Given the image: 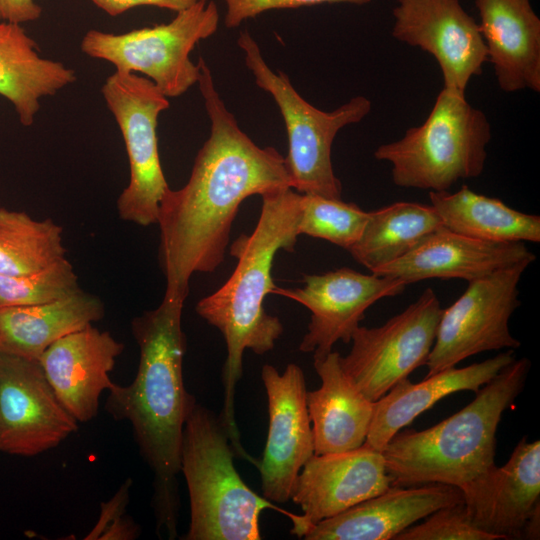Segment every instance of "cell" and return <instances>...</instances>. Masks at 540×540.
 Segmentation results:
<instances>
[{
	"instance_id": "6da1fadb",
	"label": "cell",
	"mask_w": 540,
	"mask_h": 540,
	"mask_svg": "<svg viewBox=\"0 0 540 540\" xmlns=\"http://www.w3.org/2000/svg\"><path fill=\"white\" fill-rule=\"evenodd\" d=\"M198 65L210 135L187 183L167 191L157 217L164 297L181 301L189 294L194 273L214 272L223 263L241 203L255 194L291 188L285 157L274 147L258 146L241 130L202 57Z\"/></svg>"
},
{
	"instance_id": "7a4b0ae2",
	"label": "cell",
	"mask_w": 540,
	"mask_h": 540,
	"mask_svg": "<svg viewBox=\"0 0 540 540\" xmlns=\"http://www.w3.org/2000/svg\"><path fill=\"white\" fill-rule=\"evenodd\" d=\"M184 301L164 297L161 304L132 320L139 364L128 385L114 383L105 410L130 423L139 452L153 472L156 533L178 536V475L183 428L197 401L184 385L186 336L182 329Z\"/></svg>"
},
{
	"instance_id": "3957f363",
	"label": "cell",
	"mask_w": 540,
	"mask_h": 540,
	"mask_svg": "<svg viewBox=\"0 0 540 540\" xmlns=\"http://www.w3.org/2000/svg\"><path fill=\"white\" fill-rule=\"evenodd\" d=\"M301 193L282 188L261 195L262 205L251 234H241L230 245L237 260L228 280L196 304V313L224 337L227 357L223 367V406L220 417L239 456L246 451L235 419L236 386L243 374V353L258 355L273 350L284 327L264 308L267 294L276 288L272 265L279 250L293 252L299 236Z\"/></svg>"
},
{
	"instance_id": "277c9868",
	"label": "cell",
	"mask_w": 540,
	"mask_h": 540,
	"mask_svg": "<svg viewBox=\"0 0 540 540\" xmlns=\"http://www.w3.org/2000/svg\"><path fill=\"white\" fill-rule=\"evenodd\" d=\"M529 369V359H515L457 413L428 429L395 434L381 451L392 485L441 483L463 491L488 476L496 467L502 414L521 393Z\"/></svg>"
},
{
	"instance_id": "5b68a950",
	"label": "cell",
	"mask_w": 540,
	"mask_h": 540,
	"mask_svg": "<svg viewBox=\"0 0 540 540\" xmlns=\"http://www.w3.org/2000/svg\"><path fill=\"white\" fill-rule=\"evenodd\" d=\"M235 450L220 417L197 401L183 428L180 472L190 501L185 540H259V517L274 509L296 523L299 515L259 496L234 465Z\"/></svg>"
},
{
	"instance_id": "8992f818",
	"label": "cell",
	"mask_w": 540,
	"mask_h": 540,
	"mask_svg": "<svg viewBox=\"0 0 540 540\" xmlns=\"http://www.w3.org/2000/svg\"><path fill=\"white\" fill-rule=\"evenodd\" d=\"M490 140L484 112L464 93L443 87L426 120L377 147L374 157L391 165L398 187L449 191L457 181L482 174Z\"/></svg>"
},
{
	"instance_id": "52a82bcc",
	"label": "cell",
	"mask_w": 540,
	"mask_h": 540,
	"mask_svg": "<svg viewBox=\"0 0 540 540\" xmlns=\"http://www.w3.org/2000/svg\"><path fill=\"white\" fill-rule=\"evenodd\" d=\"M237 44L256 85L272 96L281 112L288 137L285 163L291 188L301 194L341 199L342 184L331 161L332 144L339 130L369 114L370 100L356 96L333 111H322L299 95L285 73L269 67L247 30L240 32Z\"/></svg>"
},
{
	"instance_id": "ba28073f",
	"label": "cell",
	"mask_w": 540,
	"mask_h": 540,
	"mask_svg": "<svg viewBox=\"0 0 540 540\" xmlns=\"http://www.w3.org/2000/svg\"><path fill=\"white\" fill-rule=\"evenodd\" d=\"M219 23L215 2L200 1L168 23L115 34L90 29L81 40L87 56L110 62L115 71L141 73L167 97H178L197 83L194 47L213 35Z\"/></svg>"
},
{
	"instance_id": "9c48e42d",
	"label": "cell",
	"mask_w": 540,
	"mask_h": 540,
	"mask_svg": "<svg viewBox=\"0 0 540 540\" xmlns=\"http://www.w3.org/2000/svg\"><path fill=\"white\" fill-rule=\"evenodd\" d=\"M101 92L119 126L129 161V183L116 203L119 217L140 226L155 224L170 189L157 138L158 118L169 108V100L150 79L136 73L115 71Z\"/></svg>"
},
{
	"instance_id": "30bf717a",
	"label": "cell",
	"mask_w": 540,
	"mask_h": 540,
	"mask_svg": "<svg viewBox=\"0 0 540 540\" xmlns=\"http://www.w3.org/2000/svg\"><path fill=\"white\" fill-rule=\"evenodd\" d=\"M440 301L427 288L401 313L378 327L359 326L341 368L372 402L418 367L426 365L442 314Z\"/></svg>"
},
{
	"instance_id": "8fae6325",
	"label": "cell",
	"mask_w": 540,
	"mask_h": 540,
	"mask_svg": "<svg viewBox=\"0 0 540 540\" xmlns=\"http://www.w3.org/2000/svg\"><path fill=\"white\" fill-rule=\"evenodd\" d=\"M531 263L522 261L469 281L459 298L442 310L426 377L485 351L520 347L508 322L520 305L518 285Z\"/></svg>"
},
{
	"instance_id": "7c38bea8",
	"label": "cell",
	"mask_w": 540,
	"mask_h": 540,
	"mask_svg": "<svg viewBox=\"0 0 540 540\" xmlns=\"http://www.w3.org/2000/svg\"><path fill=\"white\" fill-rule=\"evenodd\" d=\"M78 428L39 360L0 352V453L37 456L56 448Z\"/></svg>"
},
{
	"instance_id": "4fadbf2b",
	"label": "cell",
	"mask_w": 540,
	"mask_h": 540,
	"mask_svg": "<svg viewBox=\"0 0 540 540\" xmlns=\"http://www.w3.org/2000/svg\"><path fill=\"white\" fill-rule=\"evenodd\" d=\"M406 286L395 278L342 267L324 274L305 275L301 288L276 286L272 294L292 299L310 311L299 350L322 356L331 352L338 341L350 343L366 310L383 298L401 294Z\"/></svg>"
},
{
	"instance_id": "5bb4252c",
	"label": "cell",
	"mask_w": 540,
	"mask_h": 540,
	"mask_svg": "<svg viewBox=\"0 0 540 540\" xmlns=\"http://www.w3.org/2000/svg\"><path fill=\"white\" fill-rule=\"evenodd\" d=\"M392 15V36L432 55L444 87L465 94L487 51L478 23L460 0H396Z\"/></svg>"
},
{
	"instance_id": "9a60e30c",
	"label": "cell",
	"mask_w": 540,
	"mask_h": 540,
	"mask_svg": "<svg viewBox=\"0 0 540 540\" xmlns=\"http://www.w3.org/2000/svg\"><path fill=\"white\" fill-rule=\"evenodd\" d=\"M268 402V433L258 468L263 497L275 503L291 499L295 480L314 455V436L306 403V381L294 363L282 373L265 364L261 370Z\"/></svg>"
},
{
	"instance_id": "2e32d148",
	"label": "cell",
	"mask_w": 540,
	"mask_h": 540,
	"mask_svg": "<svg viewBox=\"0 0 540 540\" xmlns=\"http://www.w3.org/2000/svg\"><path fill=\"white\" fill-rule=\"evenodd\" d=\"M393 484L381 451L363 444L341 453L313 455L302 467L291 492L298 505L303 537L314 524L372 498Z\"/></svg>"
},
{
	"instance_id": "e0dca14e",
	"label": "cell",
	"mask_w": 540,
	"mask_h": 540,
	"mask_svg": "<svg viewBox=\"0 0 540 540\" xmlns=\"http://www.w3.org/2000/svg\"><path fill=\"white\" fill-rule=\"evenodd\" d=\"M124 345L92 324L50 345L39 358L47 380L64 408L79 422L98 414L99 400Z\"/></svg>"
},
{
	"instance_id": "ac0fdd59",
	"label": "cell",
	"mask_w": 540,
	"mask_h": 540,
	"mask_svg": "<svg viewBox=\"0 0 540 540\" xmlns=\"http://www.w3.org/2000/svg\"><path fill=\"white\" fill-rule=\"evenodd\" d=\"M540 441L522 438L509 460L462 491L473 524L498 539L520 538L539 511Z\"/></svg>"
},
{
	"instance_id": "d6986e66",
	"label": "cell",
	"mask_w": 540,
	"mask_h": 540,
	"mask_svg": "<svg viewBox=\"0 0 540 540\" xmlns=\"http://www.w3.org/2000/svg\"><path fill=\"white\" fill-rule=\"evenodd\" d=\"M535 259V254L523 242L485 241L441 226L403 257L374 274L401 280L406 285L428 279H462L469 282L522 261L534 262Z\"/></svg>"
},
{
	"instance_id": "ffe728a7",
	"label": "cell",
	"mask_w": 540,
	"mask_h": 540,
	"mask_svg": "<svg viewBox=\"0 0 540 540\" xmlns=\"http://www.w3.org/2000/svg\"><path fill=\"white\" fill-rule=\"evenodd\" d=\"M463 501L462 491L441 483L382 493L312 525L305 540H389L436 510Z\"/></svg>"
},
{
	"instance_id": "44dd1931",
	"label": "cell",
	"mask_w": 540,
	"mask_h": 540,
	"mask_svg": "<svg viewBox=\"0 0 540 540\" xmlns=\"http://www.w3.org/2000/svg\"><path fill=\"white\" fill-rule=\"evenodd\" d=\"M475 6L500 89L540 92V19L530 0H475Z\"/></svg>"
},
{
	"instance_id": "7402d4cb",
	"label": "cell",
	"mask_w": 540,
	"mask_h": 540,
	"mask_svg": "<svg viewBox=\"0 0 540 540\" xmlns=\"http://www.w3.org/2000/svg\"><path fill=\"white\" fill-rule=\"evenodd\" d=\"M513 349L463 368H447L418 383L405 378L374 402L364 444L382 451L392 437L442 398L459 391L477 392L515 360Z\"/></svg>"
},
{
	"instance_id": "603a6c76",
	"label": "cell",
	"mask_w": 540,
	"mask_h": 540,
	"mask_svg": "<svg viewBox=\"0 0 540 540\" xmlns=\"http://www.w3.org/2000/svg\"><path fill=\"white\" fill-rule=\"evenodd\" d=\"M321 386L306 395L314 436V454L341 453L361 447L367 437L374 402L341 368L340 354L313 356Z\"/></svg>"
},
{
	"instance_id": "cb8c5ba5",
	"label": "cell",
	"mask_w": 540,
	"mask_h": 540,
	"mask_svg": "<svg viewBox=\"0 0 540 540\" xmlns=\"http://www.w3.org/2000/svg\"><path fill=\"white\" fill-rule=\"evenodd\" d=\"M60 61L43 58L21 24L0 21V95L14 107L20 123L31 126L40 100L76 80Z\"/></svg>"
},
{
	"instance_id": "d4e9b609",
	"label": "cell",
	"mask_w": 540,
	"mask_h": 540,
	"mask_svg": "<svg viewBox=\"0 0 540 540\" xmlns=\"http://www.w3.org/2000/svg\"><path fill=\"white\" fill-rule=\"evenodd\" d=\"M104 314L103 302L82 289L44 304L0 308V352L39 360L54 342Z\"/></svg>"
},
{
	"instance_id": "484cf974",
	"label": "cell",
	"mask_w": 540,
	"mask_h": 540,
	"mask_svg": "<svg viewBox=\"0 0 540 540\" xmlns=\"http://www.w3.org/2000/svg\"><path fill=\"white\" fill-rule=\"evenodd\" d=\"M429 198L442 225L453 232L499 243L540 242V216L517 211L467 185L454 193L430 191Z\"/></svg>"
},
{
	"instance_id": "4316f807",
	"label": "cell",
	"mask_w": 540,
	"mask_h": 540,
	"mask_svg": "<svg viewBox=\"0 0 540 540\" xmlns=\"http://www.w3.org/2000/svg\"><path fill=\"white\" fill-rule=\"evenodd\" d=\"M441 226L431 205L395 202L368 212L360 238L347 251L356 262L374 273L403 257Z\"/></svg>"
},
{
	"instance_id": "83f0119b",
	"label": "cell",
	"mask_w": 540,
	"mask_h": 540,
	"mask_svg": "<svg viewBox=\"0 0 540 540\" xmlns=\"http://www.w3.org/2000/svg\"><path fill=\"white\" fill-rule=\"evenodd\" d=\"M62 228L51 219L0 208V275L20 276L65 258Z\"/></svg>"
},
{
	"instance_id": "f1b7e54d",
	"label": "cell",
	"mask_w": 540,
	"mask_h": 540,
	"mask_svg": "<svg viewBox=\"0 0 540 540\" xmlns=\"http://www.w3.org/2000/svg\"><path fill=\"white\" fill-rule=\"evenodd\" d=\"M367 218L368 212L355 203L302 194L298 232L348 250L360 238Z\"/></svg>"
},
{
	"instance_id": "f546056e",
	"label": "cell",
	"mask_w": 540,
	"mask_h": 540,
	"mask_svg": "<svg viewBox=\"0 0 540 540\" xmlns=\"http://www.w3.org/2000/svg\"><path fill=\"white\" fill-rule=\"evenodd\" d=\"M80 290L73 266L63 258L31 274L0 275V308L44 304Z\"/></svg>"
},
{
	"instance_id": "4dcf8cb0",
	"label": "cell",
	"mask_w": 540,
	"mask_h": 540,
	"mask_svg": "<svg viewBox=\"0 0 540 540\" xmlns=\"http://www.w3.org/2000/svg\"><path fill=\"white\" fill-rule=\"evenodd\" d=\"M424 519L394 540H497L473 524L463 501L442 507Z\"/></svg>"
},
{
	"instance_id": "1f68e13d",
	"label": "cell",
	"mask_w": 540,
	"mask_h": 540,
	"mask_svg": "<svg viewBox=\"0 0 540 540\" xmlns=\"http://www.w3.org/2000/svg\"><path fill=\"white\" fill-rule=\"evenodd\" d=\"M131 484L132 480L127 479L110 500L101 503L98 521L86 540H133L139 537L140 527L126 514Z\"/></svg>"
},
{
	"instance_id": "d6a6232c",
	"label": "cell",
	"mask_w": 540,
	"mask_h": 540,
	"mask_svg": "<svg viewBox=\"0 0 540 540\" xmlns=\"http://www.w3.org/2000/svg\"><path fill=\"white\" fill-rule=\"evenodd\" d=\"M371 0H224L226 14L224 24L227 28L238 27L243 21L272 9L297 8L323 3L366 4Z\"/></svg>"
},
{
	"instance_id": "836d02e7",
	"label": "cell",
	"mask_w": 540,
	"mask_h": 540,
	"mask_svg": "<svg viewBox=\"0 0 540 540\" xmlns=\"http://www.w3.org/2000/svg\"><path fill=\"white\" fill-rule=\"evenodd\" d=\"M110 16H118L138 6H155L179 12L203 0H90Z\"/></svg>"
},
{
	"instance_id": "e575fe53",
	"label": "cell",
	"mask_w": 540,
	"mask_h": 540,
	"mask_svg": "<svg viewBox=\"0 0 540 540\" xmlns=\"http://www.w3.org/2000/svg\"><path fill=\"white\" fill-rule=\"evenodd\" d=\"M41 14L35 0H0V21L22 24L38 20Z\"/></svg>"
}]
</instances>
